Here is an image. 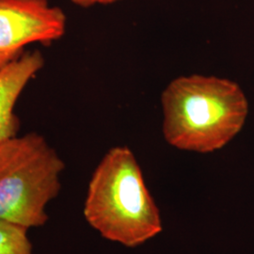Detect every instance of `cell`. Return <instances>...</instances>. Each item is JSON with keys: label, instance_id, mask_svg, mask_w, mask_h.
Here are the masks:
<instances>
[{"label": "cell", "instance_id": "1", "mask_svg": "<svg viewBox=\"0 0 254 254\" xmlns=\"http://www.w3.org/2000/svg\"><path fill=\"white\" fill-rule=\"evenodd\" d=\"M161 104L166 141L200 154L226 145L242 129L249 112L236 83L200 74L173 79L162 92Z\"/></svg>", "mask_w": 254, "mask_h": 254}, {"label": "cell", "instance_id": "2", "mask_svg": "<svg viewBox=\"0 0 254 254\" xmlns=\"http://www.w3.org/2000/svg\"><path fill=\"white\" fill-rule=\"evenodd\" d=\"M83 214L102 237L128 248L142 245L163 229L135 154L125 146L111 148L97 165Z\"/></svg>", "mask_w": 254, "mask_h": 254}, {"label": "cell", "instance_id": "3", "mask_svg": "<svg viewBox=\"0 0 254 254\" xmlns=\"http://www.w3.org/2000/svg\"><path fill=\"white\" fill-rule=\"evenodd\" d=\"M65 163L45 136L35 133L0 144V220L28 228L45 226L46 211L62 190Z\"/></svg>", "mask_w": 254, "mask_h": 254}, {"label": "cell", "instance_id": "4", "mask_svg": "<svg viewBox=\"0 0 254 254\" xmlns=\"http://www.w3.org/2000/svg\"><path fill=\"white\" fill-rule=\"evenodd\" d=\"M67 17L48 0H0V67L13 62L28 46L64 36Z\"/></svg>", "mask_w": 254, "mask_h": 254}, {"label": "cell", "instance_id": "5", "mask_svg": "<svg viewBox=\"0 0 254 254\" xmlns=\"http://www.w3.org/2000/svg\"><path fill=\"white\" fill-rule=\"evenodd\" d=\"M44 66V55L38 50H27L0 67V144L18 136L20 120L15 114V106L29 82Z\"/></svg>", "mask_w": 254, "mask_h": 254}, {"label": "cell", "instance_id": "6", "mask_svg": "<svg viewBox=\"0 0 254 254\" xmlns=\"http://www.w3.org/2000/svg\"><path fill=\"white\" fill-rule=\"evenodd\" d=\"M28 228L0 220V254H33Z\"/></svg>", "mask_w": 254, "mask_h": 254}, {"label": "cell", "instance_id": "7", "mask_svg": "<svg viewBox=\"0 0 254 254\" xmlns=\"http://www.w3.org/2000/svg\"><path fill=\"white\" fill-rule=\"evenodd\" d=\"M73 4L80 6V7H91L95 5H109L115 3L119 0H70Z\"/></svg>", "mask_w": 254, "mask_h": 254}]
</instances>
